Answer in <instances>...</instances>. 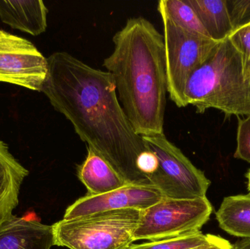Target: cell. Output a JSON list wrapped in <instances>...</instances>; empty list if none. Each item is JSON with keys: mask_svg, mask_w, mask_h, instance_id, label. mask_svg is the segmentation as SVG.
<instances>
[{"mask_svg": "<svg viewBox=\"0 0 250 249\" xmlns=\"http://www.w3.org/2000/svg\"><path fill=\"white\" fill-rule=\"evenodd\" d=\"M47 59L48 76L41 92L54 109L126 185L152 187L138 168L140 155L149 149L126 117L111 73L67 52L54 53Z\"/></svg>", "mask_w": 250, "mask_h": 249, "instance_id": "1", "label": "cell"}, {"mask_svg": "<svg viewBox=\"0 0 250 249\" xmlns=\"http://www.w3.org/2000/svg\"><path fill=\"white\" fill-rule=\"evenodd\" d=\"M104 59L132 128L141 137L164 134L167 76L163 35L144 17L130 18Z\"/></svg>", "mask_w": 250, "mask_h": 249, "instance_id": "2", "label": "cell"}, {"mask_svg": "<svg viewBox=\"0 0 250 249\" xmlns=\"http://www.w3.org/2000/svg\"><path fill=\"white\" fill-rule=\"evenodd\" d=\"M185 99L198 114L215 108L227 116L250 115V69L229 38L219 42L192 73L185 87Z\"/></svg>", "mask_w": 250, "mask_h": 249, "instance_id": "3", "label": "cell"}, {"mask_svg": "<svg viewBox=\"0 0 250 249\" xmlns=\"http://www.w3.org/2000/svg\"><path fill=\"white\" fill-rule=\"evenodd\" d=\"M141 211L126 209L93 213L53 225L54 243L68 249H127Z\"/></svg>", "mask_w": 250, "mask_h": 249, "instance_id": "4", "label": "cell"}, {"mask_svg": "<svg viewBox=\"0 0 250 249\" xmlns=\"http://www.w3.org/2000/svg\"><path fill=\"white\" fill-rule=\"evenodd\" d=\"M163 26L167 93L178 108L188 106L185 90L192 73L210 57L220 42L187 30L158 11Z\"/></svg>", "mask_w": 250, "mask_h": 249, "instance_id": "5", "label": "cell"}, {"mask_svg": "<svg viewBox=\"0 0 250 249\" xmlns=\"http://www.w3.org/2000/svg\"><path fill=\"white\" fill-rule=\"evenodd\" d=\"M212 213V206L206 197L179 200L163 197L141 211L134 241H163L201 232Z\"/></svg>", "mask_w": 250, "mask_h": 249, "instance_id": "6", "label": "cell"}, {"mask_svg": "<svg viewBox=\"0 0 250 249\" xmlns=\"http://www.w3.org/2000/svg\"><path fill=\"white\" fill-rule=\"evenodd\" d=\"M159 160V172L154 187L167 198L179 200L206 197L210 181L182 151L164 134L143 137Z\"/></svg>", "mask_w": 250, "mask_h": 249, "instance_id": "7", "label": "cell"}, {"mask_svg": "<svg viewBox=\"0 0 250 249\" xmlns=\"http://www.w3.org/2000/svg\"><path fill=\"white\" fill-rule=\"evenodd\" d=\"M48 59L28 39L0 29V82L42 92Z\"/></svg>", "mask_w": 250, "mask_h": 249, "instance_id": "8", "label": "cell"}, {"mask_svg": "<svg viewBox=\"0 0 250 249\" xmlns=\"http://www.w3.org/2000/svg\"><path fill=\"white\" fill-rule=\"evenodd\" d=\"M163 194L154 187L126 185L101 195L87 194L69 206L64 220H70L93 213L120 209L146 210L163 198Z\"/></svg>", "mask_w": 250, "mask_h": 249, "instance_id": "9", "label": "cell"}, {"mask_svg": "<svg viewBox=\"0 0 250 249\" xmlns=\"http://www.w3.org/2000/svg\"><path fill=\"white\" fill-rule=\"evenodd\" d=\"M54 246L52 225L13 214L0 222V249H51Z\"/></svg>", "mask_w": 250, "mask_h": 249, "instance_id": "10", "label": "cell"}, {"mask_svg": "<svg viewBox=\"0 0 250 249\" xmlns=\"http://www.w3.org/2000/svg\"><path fill=\"white\" fill-rule=\"evenodd\" d=\"M29 171L0 140V222L13 215L19 205V192Z\"/></svg>", "mask_w": 250, "mask_h": 249, "instance_id": "11", "label": "cell"}, {"mask_svg": "<svg viewBox=\"0 0 250 249\" xmlns=\"http://www.w3.org/2000/svg\"><path fill=\"white\" fill-rule=\"evenodd\" d=\"M48 8L41 0L0 1V19L13 29L38 36L47 29Z\"/></svg>", "mask_w": 250, "mask_h": 249, "instance_id": "12", "label": "cell"}, {"mask_svg": "<svg viewBox=\"0 0 250 249\" xmlns=\"http://www.w3.org/2000/svg\"><path fill=\"white\" fill-rule=\"evenodd\" d=\"M78 176L89 195H101L126 185L106 160L89 146L86 159L78 170Z\"/></svg>", "mask_w": 250, "mask_h": 249, "instance_id": "13", "label": "cell"}, {"mask_svg": "<svg viewBox=\"0 0 250 249\" xmlns=\"http://www.w3.org/2000/svg\"><path fill=\"white\" fill-rule=\"evenodd\" d=\"M216 217L220 228L228 233L250 238V193L226 197Z\"/></svg>", "mask_w": 250, "mask_h": 249, "instance_id": "14", "label": "cell"}, {"mask_svg": "<svg viewBox=\"0 0 250 249\" xmlns=\"http://www.w3.org/2000/svg\"><path fill=\"white\" fill-rule=\"evenodd\" d=\"M211 39L221 42L233 32L226 0H188Z\"/></svg>", "mask_w": 250, "mask_h": 249, "instance_id": "15", "label": "cell"}, {"mask_svg": "<svg viewBox=\"0 0 250 249\" xmlns=\"http://www.w3.org/2000/svg\"><path fill=\"white\" fill-rule=\"evenodd\" d=\"M157 10L166 13L175 23L187 30L211 39L196 12L188 0H160L158 1Z\"/></svg>", "mask_w": 250, "mask_h": 249, "instance_id": "16", "label": "cell"}, {"mask_svg": "<svg viewBox=\"0 0 250 249\" xmlns=\"http://www.w3.org/2000/svg\"><path fill=\"white\" fill-rule=\"evenodd\" d=\"M216 235H204L199 232L193 235L163 241H150L141 244H132L127 249H191L209 245L217 239Z\"/></svg>", "mask_w": 250, "mask_h": 249, "instance_id": "17", "label": "cell"}, {"mask_svg": "<svg viewBox=\"0 0 250 249\" xmlns=\"http://www.w3.org/2000/svg\"><path fill=\"white\" fill-rule=\"evenodd\" d=\"M233 32L250 23V0H226Z\"/></svg>", "mask_w": 250, "mask_h": 249, "instance_id": "18", "label": "cell"}, {"mask_svg": "<svg viewBox=\"0 0 250 249\" xmlns=\"http://www.w3.org/2000/svg\"><path fill=\"white\" fill-rule=\"evenodd\" d=\"M234 157L250 163V115L244 119L239 118L237 147Z\"/></svg>", "mask_w": 250, "mask_h": 249, "instance_id": "19", "label": "cell"}, {"mask_svg": "<svg viewBox=\"0 0 250 249\" xmlns=\"http://www.w3.org/2000/svg\"><path fill=\"white\" fill-rule=\"evenodd\" d=\"M229 38L242 53L247 65L250 69V23L235 30Z\"/></svg>", "mask_w": 250, "mask_h": 249, "instance_id": "20", "label": "cell"}, {"mask_svg": "<svg viewBox=\"0 0 250 249\" xmlns=\"http://www.w3.org/2000/svg\"><path fill=\"white\" fill-rule=\"evenodd\" d=\"M191 249H233L232 245L223 238L218 236L217 239L211 244L207 246H203V247H197V248Z\"/></svg>", "mask_w": 250, "mask_h": 249, "instance_id": "21", "label": "cell"}, {"mask_svg": "<svg viewBox=\"0 0 250 249\" xmlns=\"http://www.w3.org/2000/svg\"><path fill=\"white\" fill-rule=\"evenodd\" d=\"M233 249H250V238H242L232 245Z\"/></svg>", "mask_w": 250, "mask_h": 249, "instance_id": "22", "label": "cell"}, {"mask_svg": "<svg viewBox=\"0 0 250 249\" xmlns=\"http://www.w3.org/2000/svg\"><path fill=\"white\" fill-rule=\"evenodd\" d=\"M247 178H248V190H249L250 192V170L248 171V174H247Z\"/></svg>", "mask_w": 250, "mask_h": 249, "instance_id": "23", "label": "cell"}]
</instances>
